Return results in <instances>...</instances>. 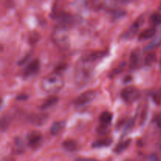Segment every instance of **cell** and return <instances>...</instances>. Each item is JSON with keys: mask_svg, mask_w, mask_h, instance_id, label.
I'll return each mask as SVG.
<instances>
[{"mask_svg": "<svg viewBox=\"0 0 161 161\" xmlns=\"http://www.w3.org/2000/svg\"><path fill=\"white\" fill-rule=\"evenodd\" d=\"M64 86V79L58 72H53L42 79L41 87L48 94H55Z\"/></svg>", "mask_w": 161, "mask_h": 161, "instance_id": "6da1fadb", "label": "cell"}, {"mask_svg": "<svg viewBox=\"0 0 161 161\" xmlns=\"http://www.w3.org/2000/svg\"><path fill=\"white\" fill-rule=\"evenodd\" d=\"M52 40L61 50H67L69 46V36L65 28L57 27L52 33Z\"/></svg>", "mask_w": 161, "mask_h": 161, "instance_id": "7a4b0ae2", "label": "cell"}, {"mask_svg": "<svg viewBox=\"0 0 161 161\" xmlns=\"http://www.w3.org/2000/svg\"><path fill=\"white\" fill-rule=\"evenodd\" d=\"M120 96L127 103H132L138 99L140 91L135 87H128L121 90Z\"/></svg>", "mask_w": 161, "mask_h": 161, "instance_id": "3957f363", "label": "cell"}, {"mask_svg": "<svg viewBox=\"0 0 161 161\" xmlns=\"http://www.w3.org/2000/svg\"><path fill=\"white\" fill-rule=\"evenodd\" d=\"M96 97V91L94 90H87L79 95L75 99L74 103L76 106L84 105L86 104L89 103Z\"/></svg>", "mask_w": 161, "mask_h": 161, "instance_id": "277c9868", "label": "cell"}, {"mask_svg": "<svg viewBox=\"0 0 161 161\" xmlns=\"http://www.w3.org/2000/svg\"><path fill=\"white\" fill-rule=\"evenodd\" d=\"M56 20L59 22L60 26L65 28L67 26H71L74 24L75 17L70 14L62 12L56 16Z\"/></svg>", "mask_w": 161, "mask_h": 161, "instance_id": "5b68a950", "label": "cell"}, {"mask_svg": "<svg viewBox=\"0 0 161 161\" xmlns=\"http://www.w3.org/2000/svg\"><path fill=\"white\" fill-rule=\"evenodd\" d=\"M40 68V62L38 59H35L31 61L28 65H27L26 68H24V76L28 77L31 76H33L36 73L38 72V70Z\"/></svg>", "mask_w": 161, "mask_h": 161, "instance_id": "8992f818", "label": "cell"}, {"mask_svg": "<svg viewBox=\"0 0 161 161\" xmlns=\"http://www.w3.org/2000/svg\"><path fill=\"white\" fill-rule=\"evenodd\" d=\"M48 119V115L46 113H37V114H31L28 116V121L32 124L36 126H42L46 123Z\"/></svg>", "mask_w": 161, "mask_h": 161, "instance_id": "52a82bcc", "label": "cell"}, {"mask_svg": "<svg viewBox=\"0 0 161 161\" xmlns=\"http://www.w3.org/2000/svg\"><path fill=\"white\" fill-rule=\"evenodd\" d=\"M106 54H107L106 51H94V52H91V53H87V55L83 56L82 58V61L86 63L93 62V61H95L99 60V59L104 58Z\"/></svg>", "mask_w": 161, "mask_h": 161, "instance_id": "ba28073f", "label": "cell"}, {"mask_svg": "<svg viewBox=\"0 0 161 161\" xmlns=\"http://www.w3.org/2000/svg\"><path fill=\"white\" fill-rule=\"evenodd\" d=\"M42 140V135L39 131H31L27 136V141L30 146H37Z\"/></svg>", "mask_w": 161, "mask_h": 161, "instance_id": "9c48e42d", "label": "cell"}, {"mask_svg": "<svg viewBox=\"0 0 161 161\" xmlns=\"http://www.w3.org/2000/svg\"><path fill=\"white\" fill-rule=\"evenodd\" d=\"M142 53L139 49H135L132 51V52L130 53V68H137L142 61Z\"/></svg>", "mask_w": 161, "mask_h": 161, "instance_id": "30bf717a", "label": "cell"}, {"mask_svg": "<svg viewBox=\"0 0 161 161\" xmlns=\"http://www.w3.org/2000/svg\"><path fill=\"white\" fill-rule=\"evenodd\" d=\"M141 23H142V19L141 18H137V20H136L132 24L131 26L129 28L128 31H126L125 35H124V37L127 38H132L133 36H135L137 32L138 31V29L140 28V25H141Z\"/></svg>", "mask_w": 161, "mask_h": 161, "instance_id": "8fae6325", "label": "cell"}, {"mask_svg": "<svg viewBox=\"0 0 161 161\" xmlns=\"http://www.w3.org/2000/svg\"><path fill=\"white\" fill-rule=\"evenodd\" d=\"M156 33V30L155 28H149L142 31L138 36L139 39H146V38H152Z\"/></svg>", "mask_w": 161, "mask_h": 161, "instance_id": "7c38bea8", "label": "cell"}, {"mask_svg": "<svg viewBox=\"0 0 161 161\" xmlns=\"http://www.w3.org/2000/svg\"><path fill=\"white\" fill-rule=\"evenodd\" d=\"M113 143V140L107 137V138H102V139L97 140L92 143L93 148H102V147L109 146Z\"/></svg>", "mask_w": 161, "mask_h": 161, "instance_id": "4fadbf2b", "label": "cell"}, {"mask_svg": "<svg viewBox=\"0 0 161 161\" xmlns=\"http://www.w3.org/2000/svg\"><path fill=\"white\" fill-rule=\"evenodd\" d=\"M65 127V121H55L51 128V134L53 135H58Z\"/></svg>", "mask_w": 161, "mask_h": 161, "instance_id": "5bb4252c", "label": "cell"}, {"mask_svg": "<svg viewBox=\"0 0 161 161\" xmlns=\"http://www.w3.org/2000/svg\"><path fill=\"white\" fill-rule=\"evenodd\" d=\"M112 120H113V114L108 111L103 112L99 117V120L101 124H105V125H108L111 123Z\"/></svg>", "mask_w": 161, "mask_h": 161, "instance_id": "9a60e30c", "label": "cell"}, {"mask_svg": "<svg viewBox=\"0 0 161 161\" xmlns=\"http://www.w3.org/2000/svg\"><path fill=\"white\" fill-rule=\"evenodd\" d=\"M58 101V98L56 96H51L48 98L47 99L45 100L43 103L42 104V105L40 106L41 109H46V108H50L51 106L54 105Z\"/></svg>", "mask_w": 161, "mask_h": 161, "instance_id": "2e32d148", "label": "cell"}, {"mask_svg": "<svg viewBox=\"0 0 161 161\" xmlns=\"http://www.w3.org/2000/svg\"><path fill=\"white\" fill-rule=\"evenodd\" d=\"M130 144V140L128 139L125 140V141H123V142H120V143H118V145L115 146V149H114V152H116V153H120L125 150L127 148H128Z\"/></svg>", "mask_w": 161, "mask_h": 161, "instance_id": "e0dca14e", "label": "cell"}, {"mask_svg": "<svg viewBox=\"0 0 161 161\" xmlns=\"http://www.w3.org/2000/svg\"><path fill=\"white\" fill-rule=\"evenodd\" d=\"M156 61V54L155 52H149L145 57V63L148 66L154 65Z\"/></svg>", "mask_w": 161, "mask_h": 161, "instance_id": "ac0fdd59", "label": "cell"}, {"mask_svg": "<svg viewBox=\"0 0 161 161\" xmlns=\"http://www.w3.org/2000/svg\"><path fill=\"white\" fill-rule=\"evenodd\" d=\"M62 146L65 148L66 150L69 152H73L75 149H76L77 145L76 142L72 139L65 140V142L62 143Z\"/></svg>", "mask_w": 161, "mask_h": 161, "instance_id": "d6986e66", "label": "cell"}, {"mask_svg": "<svg viewBox=\"0 0 161 161\" xmlns=\"http://www.w3.org/2000/svg\"><path fill=\"white\" fill-rule=\"evenodd\" d=\"M150 22L153 25H160L161 24V14L159 13H155L152 14L150 17Z\"/></svg>", "mask_w": 161, "mask_h": 161, "instance_id": "ffe728a7", "label": "cell"}, {"mask_svg": "<svg viewBox=\"0 0 161 161\" xmlns=\"http://www.w3.org/2000/svg\"><path fill=\"white\" fill-rule=\"evenodd\" d=\"M97 131L99 135H105L108 131V125H105V124L99 125L98 128H97Z\"/></svg>", "mask_w": 161, "mask_h": 161, "instance_id": "44dd1931", "label": "cell"}, {"mask_svg": "<svg viewBox=\"0 0 161 161\" xmlns=\"http://www.w3.org/2000/svg\"><path fill=\"white\" fill-rule=\"evenodd\" d=\"M9 121H10V120L6 116L2 118V120H1V129L3 131L7 128L8 125H9Z\"/></svg>", "mask_w": 161, "mask_h": 161, "instance_id": "7402d4cb", "label": "cell"}, {"mask_svg": "<svg viewBox=\"0 0 161 161\" xmlns=\"http://www.w3.org/2000/svg\"><path fill=\"white\" fill-rule=\"evenodd\" d=\"M38 37H39V35H38L37 32H32V33L30 35V36H29V41H30V43H36V42L38 41Z\"/></svg>", "mask_w": 161, "mask_h": 161, "instance_id": "603a6c76", "label": "cell"}, {"mask_svg": "<svg viewBox=\"0 0 161 161\" xmlns=\"http://www.w3.org/2000/svg\"><path fill=\"white\" fill-rule=\"evenodd\" d=\"M75 161H98L96 159L93 158H83V157H80V158H77Z\"/></svg>", "mask_w": 161, "mask_h": 161, "instance_id": "cb8c5ba5", "label": "cell"}, {"mask_svg": "<svg viewBox=\"0 0 161 161\" xmlns=\"http://www.w3.org/2000/svg\"><path fill=\"white\" fill-rule=\"evenodd\" d=\"M153 100L156 104H158V105L159 104H160L161 98H160V94H155V95L153 96Z\"/></svg>", "mask_w": 161, "mask_h": 161, "instance_id": "d4e9b609", "label": "cell"}, {"mask_svg": "<svg viewBox=\"0 0 161 161\" xmlns=\"http://www.w3.org/2000/svg\"><path fill=\"white\" fill-rule=\"evenodd\" d=\"M156 122L159 128H161V113H160V114L157 115V116H156Z\"/></svg>", "mask_w": 161, "mask_h": 161, "instance_id": "484cf974", "label": "cell"}, {"mask_svg": "<svg viewBox=\"0 0 161 161\" xmlns=\"http://www.w3.org/2000/svg\"><path fill=\"white\" fill-rule=\"evenodd\" d=\"M29 56H30V54H28V55H26L25 57H24L22 60H21L20 61H18V65H23L24 62H26V61L28 60L29 58Z\"/></svg>", "mask_w": 161, "mask_h": 161, "instance_id": "4316f807", "label": "cell"}, {"mask_svg": "<svg viewBox=\"0 0 161 161\" xmlns=\"http://www.w3.org/2000/svg\"><path fill=\"white\" fill-rule=\"evenodd\" d=\"M28 98V96L25 95V94H20L17 97V100H25V99Z\"/></svg>", "mask_w": 161, "mask_h": 161, "instance_id": "83f0119b", "label": "cell"}, {"mask_svg": "<svg viewBox=\"0 0 161 161\" xmlns=\"http://www.w3.org/2000/svg\"><path fill=\"white\" fill-rule=\"evenodd\" d=\"M160 149H161V148H160Z\"/></svg>", "mask_w": 161, "mask_h": 161, "instance_id": "f1b7e54d", "label": "cell"}]
</instances>
